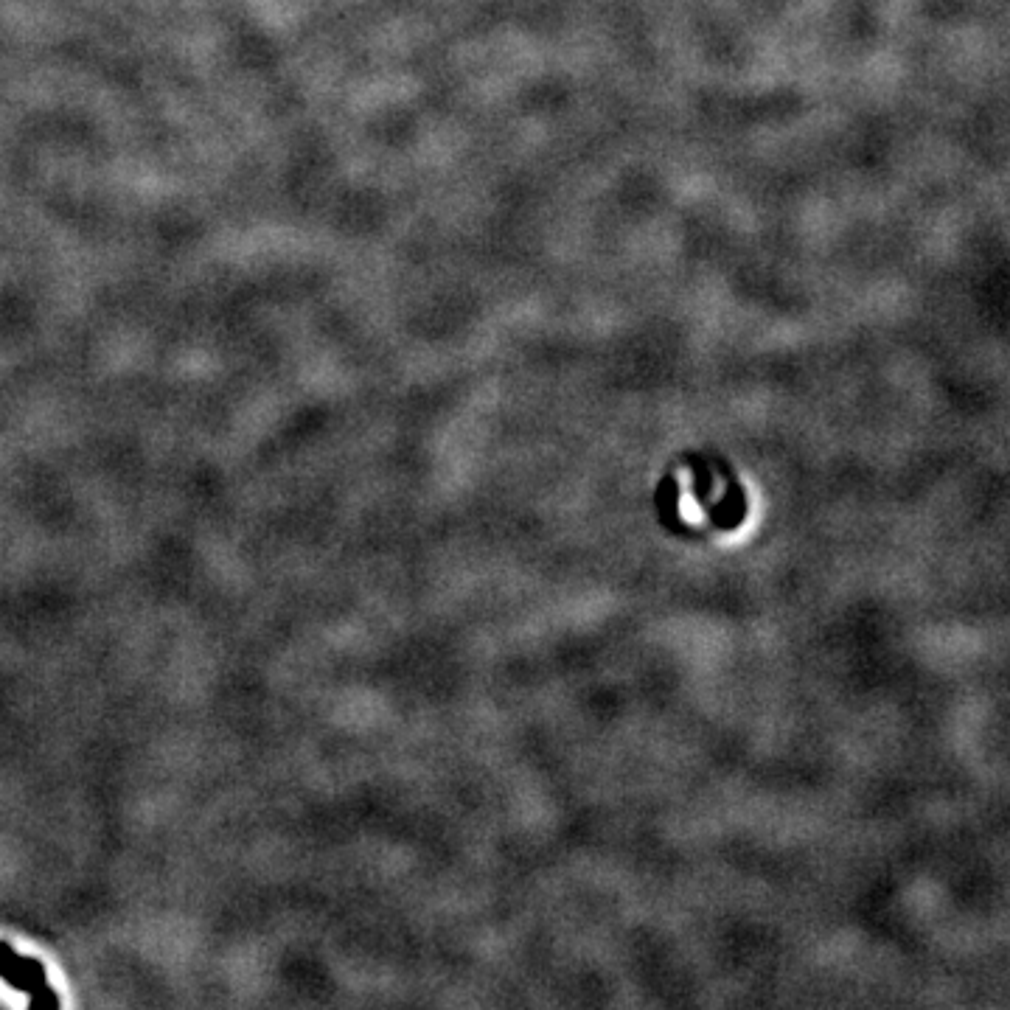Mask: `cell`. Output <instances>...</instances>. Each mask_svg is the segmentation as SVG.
<instances>
[{
	"mask_svg": "<svg viewBox=\"0 0 1010 1010\" xmlns=\"http://www.w3.org/2000/svg\"><path fill=\"white\" fill-rule=\"evenodd\" d=\"M0 977L15 991L29 996L31 1008H57L59 996L48 982L45 966L37 957L17 954L6 940H0Z\"/></svg>",
	"mask_w": 1010,
	"mask_h": 1010,
	"instance_id": "1",
	"label": "cell"
}]
</instances>
